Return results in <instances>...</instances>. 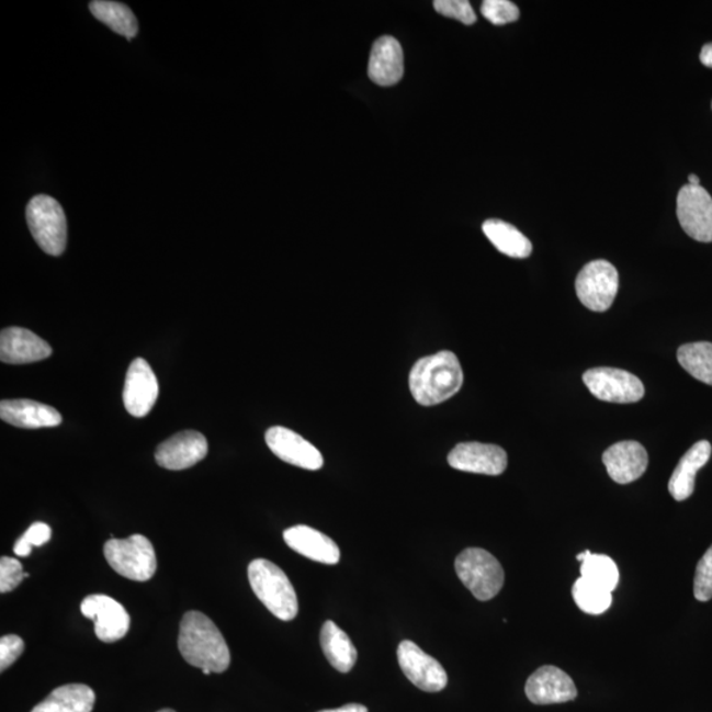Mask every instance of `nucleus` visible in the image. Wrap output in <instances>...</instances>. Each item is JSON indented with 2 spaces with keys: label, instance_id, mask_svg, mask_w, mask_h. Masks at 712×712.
Masks as SVG:
<instances>
[{
  "label": "nucleus",
  "instance_id": "f257e3e1",
  "mask_svg": "<svg viewBox=\"0 0 712 712\" xmlns=\"http://www.w3.org/2000/svg\"><path fill=\"white\" fill-rule=\"evenodd\" d=\"M179 649L188 664L212 673H224L231 657L226 640L211 619L189 611L181 620Z\"/></svg>",
  "mask_w": 712,
  "mask_h": 712
},
{
  "label": "nucleus",
  "instance_id": "f03ea898",
  "mask_svg": "<svg viewBox=\"0 0 712 712\" xmlns=\"http://www.w3.org/2000/svg\"><path fill=\"white\" fill-rule=\"evenodd\" d=\"M462 385V365L452 351L421 358L409 375L411 396L422 407H433L449 400L459 394Z\"/></svg>",
  "mask_w": 712,
  "mask_h": 712
},
{
  "label": "nucleus",
  "instance_id": "7ed1b4c3",
  "mask_svg": "<svg viewBox=\"0 0 712 712\" xmlns=\"http://www.w3.org/2000/svg\"><path fill=\"white\" fill-rule=\"evenodd\" d=\"M248 579L255 596L283 622H291L298 613V599L286 574L273 562L258 558L248 566Z\"/></svg>",
  "mask_w": 712,
  "mask_h": 712
},
{
  "label": "nucleus",
  "instance_id": "20e7f679",
  "mask_svg": "<svg viewBox=\"0 0 712 712\" xmlns=\"http://www.w3.org/2000/svg\"><path fill=\"white\" fill-rule=\"evenodd\" d=\"M104 558L120 576L147 583L158 568L151 541L145 535L133 534L128 539H110L103 547Z\"/></svg>",
  "mask_w": 712,
  "mask_h": 712
},
{
  "label": "nucleus",
  "instance_id": "39448f33",
  "mask_svg": "<svg viewBox=\"0 0 712 712\" xmlns=\"http://www.w3.org/2000/svg\"><path fill=\"white\" fill-rule=\"evenodd\" d=\"M456 576L473 596L487 602L505 586V570L491 553L481 547H468L455 560Z\"/></svg>",
  "mask_w": 712,
  "mask_h": 712
},
{
  "label": "nucleus",
  "instance_id": "423d86ee",
  "mask_svg": "<svg viewBox=\"0 0 712 712\" xmlns=\"http://www.w3.org/2000/svg\"><path fill=\"white\" fill-rule=\"evenodd\" d=\"M27 222L32 237L50 257H60L67 248L68 225L63 207L49 195H36L27 205Z\"/></svg>",
  "mask_w": 712,
  "mask_h": 712
},
{
  "label": "nucleus",
  "instance_id": "0eeeda50",
  "mask_svg": "<svg viewBox=\"0 0 712 712\" xmlns=\"http://www.w3.org/2000/svg\"><path fill=\"white\" fill-rule=\"evenodd\" d=\"M579 302L587 309L602 313L615 302L619 291V273L607 260H594L579 272L576 281Z\"/></svg>",
  "mask_w": 712,
  "mask_h": 712
},
{
  "label": "nucleus",
  "instance_id": "6e6552de",
  "mask_svg": "<svg viewBox=\"0 0 712 712\" xmlns=\"http://www.w3.org/2000/svg\"><path fill=\"white\" fill-rule=\"evenodd\" d=\"M584 383L599 400L617 404H631L642 400L644 384L629 371L598 368L584 374Z\"/></svg>",
  "mask_w": 712,
  "mask_h": 712
},
{
  "label": "nucleus",
  "instance_id": "1a4fd4ad",
  "mask_svg": "<svg viewBox=\"0 0 712 712\" xmlns=\"http://www.w3.org/2000/svg\"><path fill=\"white\" fill-rule=\"evenodd\" d=\"M677 217L690 238L712 241V199L701 185H685L677 197Z\"/></svg>",
  "mask_w": 712,
  "mask_h": 712
},
{
  "label": "nucleus",
  "instance_id": "9d476101",
  "mask_svg": "<svg viewBox=\"0 0 712 712\" xmlns=\"http://www.w3.org/2000/svg\"><path fill=\"white\" fill-rule=\"evenodd\" d=\"M397 659L400 668L416 688L428 692H439L447 688L448 675L443 666L420 646L409 640L398 645Z\"/></svg>",
  "mask_w": 712,
  "mask_h": 712
},
{
  "label": "nucleus",
  "instance_id": "9b49d317",
  "mask_svg": "<svg viewBox=\"0 0 712 712\" xmlns=\"http://www.w3.org/2000/svg\"><path fill=\"white\" fill-rule=\"evenodd\" d=\"M81 612L84 618L94 620L95 635L103 643H115L127 635L131 618L124 607L115 599L102 594L82 600Z\"/></svg>",
  "mask_w": 712,
  "mask_h": 712
},
{
  "label": "nucleus",
  "instance_id": "f8f14e48",
  "mask_svg": "<svg viewBox=\"0 0 712 712\" xmlns=\"http://www.w3.org/2000/svg\"><path fill=\"white\" fill-rule=\"evenodd\" d=\"M159 397V382L146 359L129 364L124 382L123 403L131 416L146 417Z\"/></svg>",
  "mask_w": 712,
  "mask_h": 712
},
{
  "label": "nucleus",
  "instance_id": "ddd939ff",
  "mask_svg": "<svg viewBox=\"0 0 712 712\" xmlns=\"http://www.w3.org/2000/svg\"><path fill=\"white\" fill-rule=\"evenodd\" d=\"M448 462L460 472L496 476L506 472L508 456L500 447L463 442L450 452Z\"/></svg>",
  "mask_w": 712,
  "mask_h": 712
},
{
  "label": "nucleus",
  "instance_id": "4468645a",
  "mask_svg": "<svg viewBox=\"0 0 712 712\" xmlns=\"http://www.w3.org/2000/svg\"><path fill=\"white\" fill-rule=\"evenodd\" d=\"M267 447L281 461L316 472L324 466V456L302 436L284 427H273L265 433Z\"/></svg>",
  "mask_w": 712,
  "mask_h": 712
},
{
  "label": "nucleus",
  "instance_id": "2eb2a0df",
  "mask_svg": "<svg viewBox=\"0 0 712 712\" xmlns=\"http://www.w3.org/2000/svg\"><path fill=\"white\" fill-rule=\"evenodd\" d=\"M208 452L204 434L195 430H185L160 443L156 449L155 459L158 465L173 472H180L197 465Z\"/></svg>",
  "mask_w": 712,
  "mask_h": 712
},
{
  "label": "nucleus",
  "instance_id": "dca6fc26",
  "mask_svg": "<svg viewBox=\"0 0 712 712\" xmlns=\"http://www.w3.org/2000/svg\"><path fill=\"white\" fill-rule=\"evenodd\" d=\"M525 694L534 704H554L574 701L578 696L576 683L557 666L545 665L528 678Z\"/></svg>",
  "mask_w": 712,
  "mask_h": 712
},
{
  "label": "nucleus",
  "instance_id": "f3484780",
  "mask_svg": "<svg viewBox=\"0 0 712 712\" xmlns=\"http://www.w3.org/2000/svg\"><path fill=\"white\" fill-rule=\"evenodd\" d=\"M648 453L642 443L636 441L618 442L603 454L607 473L619 485H629L642 478L648 468Z\"/></svg>",
  "mask_w": 712,
  "mask_h": 712
},
{
  "label": "nucleus",
  "instance_id": "a211bd4d",
  "mask_svg": "<svg viewBox=\"0 0 712 712\" xmlns=\"http://www.w3.org/2000/svg\"><path fill=\"white\" fill-rule=\"evenodd\" d=\"M52 355L48 342L23 328H8L0 335V361L8 364H29Z\"/></svg>",
  "mask_w": 712,
  "mask_h": 712
},
{
  "label": "nucleus",
  "instance_id": "6ab92c4d",
  "mask_svg": "<svg viewBox=\"0 0 712 712\" xmlns=\"http://www.w3.org/2000/svg\"><path fill=\"white\" fill-rule=\"evenodd\" d=\"M284 541L292 551L325 565H337L341 560V552L336 542L310 527L296 525L286 529Z\"/></svg>",
  "mask_w": 712,
  "mask_h": 712
},
{
  "label": "nucleus",
  "instance_id": "aec40b11",
  "mask_svg": "<svg viewBox=\"0 0 712 712\" xmlns=\"http://www.w3.org/2000/svg\"><path fill=\"white\" fill-rule=\"evenodd\" d=\"M0 418L23 429L55 428L63 422L61 415L50 405L25 398L0 403Z\"/></svg>",
  "mask_w": 712,
  "mask_h": 712
},
{
  "label": "nucleus",
  "instance_id": "412c9836",
  "mask_svg": "<svg viewBox=\"0 0 712 712\" xmlns=\"http://www.w3.org/2000/svg\"><path fill=\"white\" fill-rule=\"evenodd\" d=\"M404 76V54L402 44L392 36L377 38L372 47L369 77L381 87H392Z\"/></svg>",
  "mask_w": 712,
  "mask_h": 712
},
{
  "label": "nucleus",
  "instance_id": "4be33fe9",
  "mask_svg": "<svg viewBox=\"0 0 712 712\" xmlns=\"http://www.w3.org/2000/svg\"><path fill=\"white\" fill-rule=\"evenodd\" d=\"M711 452L709 441H699L682 456L669 481L673 499L683 501L690 498L694 493L697 473L709 462Z\"/></svg>",
  "mask_w": 712,
  "mask_h": 712
},
{
  "label": "nucleus",
  "instance_id": "5701e85b",
  "mask_svg": "<svg viewBox=\"0 0 712 712\" xmlns=\"http://www.w3.org/2000/svg\"><path fill=\"white\" fill-rule=\"evenodd\" d=\"M95 692L89 686L70 683L60 686L35 705L31 712H91L94 709Z\"/></svg>",
  "mask_w": 712,
  "mask_h": 712
},
{
  "label": "nucleus",
  "instance_id": "b1692460",
  "mask_svg": "<svg viewBox=\"0 0 712 712\" xmlns=\"http://www.w3.org/2000/svg\"><path fill=\"white\" fill-rule=\"evenodd\" d=\"M321 648L328 662L339 673H349L357 664L358 652L348 633L328 620L321 630Z\"/></svg>",
  "mask_w": 712,
  "mask_h": 712
},
{
  "label": "nucleus",
  "instance_id": "393cba45",
  "mask_svg": "<svg viewBox=\"0 0 712 712\" xmlns=\"http://www.w3.org/2000/svg\"><path fill=\"white\" fill-rule=\"evenodd\" d=\"M483 233L486 234L498 251L513 259H525L531 257L532 244L518 228L499 219H488L483 224Z\"/></svg>",
  "mask_w": 712,
  "mask_h": 712
},
{
  "label": "nucleus",
  "instance_id": "a878e982",
  "mask_svg": "<svg viewBox=\"0 0 712 712\" xmlns=\"http://www.w3.org/2000/svg\"><path fill=\"white\" fill-rule=\"evenodd\" d=\"M89 8L91 14L98 21L106 24L116 34L127 37L128 41L135 37L137 31H139L134 12L126 4L108 2V0H95V2L90 3Z\"/></svg>",
  "mask_w": 712,
  "mask_h": 712
},
{
  "label": "nucleus",
  "instance_id": "bb28decb",
  "mask_svg": "<svg viewBox=\"0 0 712 712\" xmlns=\"http://www.w3.org/2000/svg\"><path fill=\"white\" fill-rule=\"evenodd\" d=\"M677 359L685 371L704 384L712 385V343L697 342L681 346Z\"/></svg>",
  "mask_w": 712,
  "mask_h": 712
},
{
  "label": "nucleus",
  "instance_id": "cd10ccee",
  "mask_svg": "<svg viewBox=\"0 0 712 712\" xmlns=\"http://www.w3.org/2000/svg\"><path fill=\"white\" fill-rule=\"evenodd\" d=\"M580 577L611 592L617 589L620 579L615 561L609 555L594 553L583 562Z\"/></svg>",
  "mask_w": 712,
  "mask_h": 712
},
{
  "label": "nucleus",
  "instance_id": "c85d7f7f",
  "mask_svg": "<svg viewBox=\"0 0 712 712\" xmlns=\"http://www.w3.org/2000/svg\"><path fill=\"white\" fill-rule=\"evenodd\" d=\"M574 602L589 615H602L612 606V592L583 577L573 586Z\"/></svg>",
  "mask_w": 712,
  "mask_h": 712
},
{
  "label": "nucleus",
  "instance_id": "c756f323",
  "mask_svg": "<svg viewBox=\"0 0 712 712\" xmlns=\"http://www.w3.org/2000/svg\"><path fill=\"white\" fill-rule=\"evenodd\" d=\"M481 10L482 15L495 25L513 23L520 16L518 5L508 2V0H485L482 3Z\"/></svg>",
  "mask_w": 712,
  "mask_h": 712
},
{
  "label": "nucleus",
  "instance_id": "7c9ffc66",
  "mask_svg": "<svg viewBox=\"0 0 712 712\" xmlns=\"http://www.w3.org/2000/svg\"><path fill=\"white\" fill-rule=\"evenodd\" d=\"M52 535L50 527L45 522H34L14 546L18 557H29L34 546H43L49 542Z\"/></svg>",
  "mask_w": 712,
  "mask_h": 712
},
{
  "label": "nucleus",
  "instance_id": "2f4dec72",
  "mask_svg": "<svg viewBox=\"0 0 712 712\" xmlns=\"http://www.w3.org/2000/svg\"><path fill=\"white\" fill-rule=\"evenodd\" d=\"M694 597L699 602H709L712 599V545L697 566Z\"/></svg>",
  "mask_w": 712,
  "mask_h": 712
},
{
  "label": "nucleus",
  "instance_id": "473e14b6",
  "mask_svg": "<svg viewBox=\"0 0 712 712\" xmlns=\"http://www.w3.org/2000/svg\"><path fill=\"white\" fill-rule=\"evenodd\" d=\"M434 9L440 15L455 19L466 25L476 22L475 12L467 0H436Z\"/></svg>",
  "mask_w": 712,
  "mask_h": 712
},
{
  "label": "nucleus",
  "instance_id": "72a5a7b5",
  "mask_svg": "<svg viewBox=\"0 0 712 712\" xmlns=\"http://www.w3.org/2000/svg\"><path fill=\"white\" fill-rule=\"evenodd\" d=\"M29 577L30 574L23 572V566L16 558L2 557L0 560V592L15 590L23 579Z\"/></svg>",
  "mask_w": 712,
  "mask_h": 712
},
{
  "label": "nucleus",
  "instance_id": "f704fd0d",
  "mask_svg": "<svg viewBox=\"0 0 712 712\" xmlns=\"http://www.w3.org/2000/svg\"><path fill=\"white\" fill-rule=\"evenodd\" d=\"M24 642L16 635L3 636L0 640V670L9 669L22 656Z\"/></svg>",
  "mask_w": 712,
  "mask_h": 712
},
{
  "label": "nucleus",
  "instance_id": "c9c22d12",
  "mask_svg": "<svg viewBox=\"0 0 712 712\" xmlns=\"http://www.w3.org/2000/svg\"><path fill=\"white\" fill-rule=\"evenodd\" d=\"M319 712H369V710L363 704L350 703V704L342 705V708L339 709L324 710Z\"/></svg>",
  "mask_w": 712,
  "mask_h": 712
},
{
  "label": "nucleus",
  "instance_id": "e433bc0d",
  "mask_svg": "<svg viewBox=\"0 0 712 712\" xmlns=\"http://www.w3.org/2000/svg\"><path fill=\"white\" fill-rule=\"evenodd\" d=\"M701 63L712 69V43L705 44L701 52Z\"/></svg>",
  "mask_w": 712,
  "mask_h": 712
},
{
  "label": "nucleus",
  "instance_id": "4c0bfd02",
  "mask_svg": "<svg viewBox=\"0 0 712 712\" xmlns=\"http://www.w3.org/2000/svg\"><path fill=\"white\" fill-rule=\"evenodd\" d=\"M701 184V180H699L697 174H690L689 176V185L692 187H699Z\"/></svg>",
  "mask_w": 712,
  "mask_h": 712
},
{
  "label": "nucleus",
  "instance_id": "58836bf2",
  "mask_svg": "<svg viewBox=\"0 0 712 712\" xmlns=\"http://www.w3.org/2000/svg\"><path fill=\"white\" fill-rule=\"evenodd\" d=\"M590 554H591L590 551H586L584 553H580V554L577 555V560L579 562H584L587 557H589Z\"/></svg>",
  "mask_w": 712,
  "mask_h": 712
},
{
  "label": "nucleus",
  "instance_id": "ea45409f",
  "mask_svg": "<svg viewBox=\"0 0 712 712\" xmlns=\"http://www.w3.org/2000/svg\"><path fill=\"white\" fill-rule=\"evenodd\" d=\"M158 712H176V711H174V710H171V709H165V710H160V711H158Z\"/></svg>",
  "mask_w": 712,
  "mask_h": 712
}]
</instances>
